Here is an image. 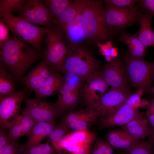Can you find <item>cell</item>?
I'll return each mask as SVG.
<instances>
[{
    "mask_svg": "<svg viewBox=\"0 0 154 154\" xmlns=\"http://www.w3.org/2000/svg\"><path fill=\"white\" fill-rule=\"evenodd\" d=\"M99 117L95 109L87 107L84 109L69 112L63 116L61 122L68 129L74 131L88 129Z\"/></svg>",
    "mask_w": 154,
    "mask_h": 154,
    "instance_id": "obj_12",
    "label": "cell"
},
{
    "mask_svg": "<svg viewBox=\"0 0 154 154\" xmlns=\"http://www.w3.org/2000/svg\"><path fill=\"white\" fill-rule=\"evenodd\" d=\"M45 80L34 69L23 78L24 84L26 87L35 92L41 88Z\"/></svg>",
    "mask_w": 154,
    "mask_h": 154,
    "instance_id": "obj_30",
    "label": "cell"
},
{
    "mask_svg": "<svg viewBox=\"0 0 154 154\" xmlns=\"http://www.w3.org/2000/svg\"><path fill=\"white\" fill-rule=\"evenodd\" d=\"M25 96L24 90L0 96V127L9 129L16 122L20 115L21 106Z\"/></svg>",
    "mask_w": 154,
    "mask_h": 154,
    "instance_id": "obj_8",
    "label": "cell"
},
{
    "mask_svg": "<svg viewBox=\"0 0 154 154\" xmlns=\"http://www.w3.org/2000/svg\"><path fill=\"white\" fill-rule=\"evenodd\" d=\"M9 129L8 139L9 141H15L22 137L19 116L15 123Z\"/></svg>",
    "mask_w": 154,
    "mask_h": 154,
    "instance_id": "obj_38",
    "label": "cell"
},
{
    "mask_svg": "<svg viewBox=\"0 0 154 154\" xmlns=\"http://www.w3.org/2000/svg\"><path fill=\"white\" fill-rule=\"evenodd\" d=\"M18 14V17L33 24L49 29L57 26V20L42 0H26Z\"/></svg>",
    "mask_w": 154,
    "mask_h": 154,
    "instance_id": "obj_7",
    "label": "cell"
},
{
    "mask_svg": "<svg viewBox=\"0 0 154 154\" xmlns=\"http://www.w3.org/2000/svg\"><path fill=\"white\" fill-rule=\"evenodd\" d=\"M49 139L45 143L34 147L25 150H22L19 154H60L57 152L52 146Z\"/></svg>",
    "mask_w": 154,
    "mask_h": 154,
    "instance_id": "obj_33",
    "label": "cell"
},
{
    "mask_svg": "<svg viewBox=\"0 0 154 154\" xmlns=\"http://www.w3.org/2000/svg\"><path fill=\"white\" fill-rule=\"evenodd\" d=\"M118 52L117 48L113 47L111 49L110 56L113 58L116 57L118 55Z\"/></svg>",
    "mask_w": 154,
    "mask_h": 154,
    "instance_id": "obj_49",
    "label": "cell"
},
{
    "mask_svg": "<svg viewBox=\"0 0 154 154\" xmlns=\"http://www.w3.org/2000/svg\"><path fill=\"white\" fill-rule=\"evenodd\" d=\"M130 94L127 99L125 104L136 109L139 107H144L148 104L149 102L146 100L141 101L140 98L141 93Z\"/></svg>",
    "mask_w": 154,
    "mask_h": 154,
    "instance_id": "obj_36",
    "label": "cell"
},
{
    "mask_svg": "<svg viewBox=\"0 0 154 154\" xmlns=\"http://www.w3.org/2000/svg\"><path fill=\"white\" fill-rule=\"evenodd\" d=\"M145 116V112L139 111L125 103L112 114L100 118V128L123 126L133 119Z\"/></svg>",
    "mask_w": 154,
    "mask_h": 154,
    "instance_id": "obj_15",
    "label": "cell"
},
{
    "mask_svg": "<svg viewBox=\"0 0 154 154\" xmlns=\"http://www.w3.org/2000/svg\"><path fill=\"white\" fill-rule=\"evenodd\" d=\"M6 67L0 63V96L6 95L15 92L12 78Z\"/></svg>",
    "mask_w": 154,
    "mask_h": 154,
    "instance_id": "obj_26",
    "label": "cell"
},
{
    "mask_svg": "<svg viewBox=\"0 0 154 154\" xmlns=\"http://www.w3.org/2000/svg\"><path fill=\"white\" fill-rule=\"evenodd\" d=\"M152 16L149 12L139 15L140 27L139 31L135 34L146 48L151 46H154V32L151 25Z\"/></svg>",
    "mask_w": 154,
    "mask_h": 154,
    "instance_id": "obj_22",
    "label": "cell"
},
{
    "mask_svg": "<svg viewBox=\"0 0 154 154\" xmlns=\"http://www.w3.org/2000/svg\"><path fill=\"white\" fill-rule=\"evenodd\" d=\"M9 30L4 22L0 19V47L1 46L8 38Z\"/></svg>",
    "mask_w": 154,
    "mask_h": 154,
    "instance_id": "obj_42",
    "label": "cell"
},
{
    "mask_svg": "<svg viewBox=\"0 0 154 154\" xmlns=\"http://www.w3.org/2000/svg\"><path fill=\"white\" fill-rule=\"evenodd\" d=\"M150 90H151L152 93L154 95V86Z\"/></svg>",
    "mask_w": 154,
    "mask_h": 154,
    "instance_id": "obj_50",
    "label": "cell"
},
{
    "mask_svg": "<svg viewBox=\"0 0 154 154\" xmlns=\"http://www.w3.org/2000/svg\"><path fill=\"white\" fill-rule=\"evenodd\" d=\"M80 90L58 94V100L56 103L62 114L66 111L69 112L74 111L80 100Z\"/></svg>",
    "mask_w": 154,
    "mask_h": 154,
    "instance_id": "obj_25",
    "label": "cell"
},
{
    "mask_svg": "<svg viewBox=\"0 0 154 154\" xmlns=\"http://www.w3.org/2000/svg\"><path fill=\"white\" fill-rule=\"evenodd\" d=\"M20 125L22 136L28 135L38 122L25 109L20 115Z\"/></svg>",
    "mask_w": 154,
    "mask_h": 154,
    "instance_id": "obj_32",
    "label": "cell"
},
{
    "mask_svg": "<svg viewBox=\"0 0 154 154\" xmlns=\"http://www.w3.org/2000/svg\"><path fill=\"white\" fill-rule=\"evenodd\" d=\"M41 56L40 52L12 33L0 47L1 63L17 79Z\"/></svg>",
    "mask_w": 154,
    "mask_h": 154,
    "instance_id": "obj_1",
    "label": "cell"
},
{
    "mask_svg": "<svg viewBox=\"0 0 154 154\" xmlns=\"http://www.w3.org/2000/svg\"><path fill=\"white\" fill-rule=\"evenodd\" d=\"M92 149L91 144L72 154H91Z\"/></svg>",
    "mask_w": 154,
    "mask_h": 154,
    "instance_id": "obj_45",
    "label": "cell"
},
{
    "mask_svg": "<svg viewBox=\"0 0 154 154\" xmlns=\"http://www.w3.org/2000/svg\"><path fill=\"white\" fill-rule=\"evenodd\" d=\"M62 31L58 27L52 28L45 36L46 49L43 53L45 62L52 69L64 71L68 50Z\"/></svg>",
    "mask_w": 154,
    "mask_h": 154,
    "instance_id": "obj_5",
    "label": "cell"
},
{
    "mask_svg": "<svg viewBox=\"0 0 154 154\" xmlns=\"http://www.w3.org/2000/svg\"><path fill=\"white\" fill-rule=\"evenodd\" d=\"M85 0H75L63 11L57 20V27L61 31L72 21L82 10Z\"/></svg>",
    "mask_w": 154,
    "mask_h": 154,
    "instance_id": "obj_24",
    "label": "cell"
},
{
    "mask_svg": "<svg viewBox=\"0 0 154 154\" xmlns=\"http://www.w3.org/2000/svg\"><path fill=\"white\" fill-rule=\"evenodd\" d=\"M68 128L63 123L56 126L49 135L52 147L58 153H60V143L69 133Z\"/></svg>",
    "mask_w": 154,
    "mask_h": 154,
    "instance_id": "obj_27",
    "label": "cell"
},
{
    "mask_svg": "<svg viewBox=\"0 0 154 154\" xmlns=\"http://www.w3.org/2000/svg\"><path fill=\"white\" fill-rule=\"evenodd\" d=\"M139 6L147 10L154 16V0H141L138 1Z\"/></svg>",
    "mask_w": 154,
    "mask_h": 154,
    "instance_id": "obj_43",
    "label": "cell"
},
{
    "mask_svg": "<svg viewBox=\"0 0 154 154\" xmlns=\"http://www.w3.org/2000/svg\"><path fill=\"white\" fill-rule=\"evenodd\" d=\"M99 63L91 52L81 45L68 51L64 71L74 74L85 82L99 72Z\"/></svg>",
    "mask_w": 154,
    "mask_h": 154,
    "instance_id": "obj_4",
    "label": "cell"
},
{
    "mask_svg": "<svg viewBox=\"0 0 154 154\" xmlns=\"http://www.w3.org/2000/svg\"><path fill=\"white\" fill-rule=\"evenodd\" d=\"M114 149L109 143L99 139L95 143L91 154H114Z\"/></svg>",
    "mask_w": 154,
    "mask_h": 154,
    "instance_id": "obj_35",
    "label": "cell"
},
{
    "mask_svg": "<svg viewBox=\"0 0 154 154\" xmlns=\"http://www.w3.org/2000/svg\"><path fill=\"white\" fill-rule=\"evenodd\" d=\"M41 77L46 79L54 72L43 60L34 69Z\"/></svg>",
    "mask_w": 154,
    "mask_h": 154,
    "instance_id": "obj_39",
    "label": "cell"
},
{
    "mask_svg": "<svg viewBox=\"0 0 154 154\" xmlns=\"http://www.w3.org/2000/svg\"><path fill=\"white\" fill-rule=\"evenodd\" d=\"M54 121L38 122L28 134V139L22 145L23 150L29 149L41 144L56 127Z\"/></svg>",
    "mask_w": 154,
    "mask_h": 154,
    "instance_id": "obj_17",
    "label": "cell"
},
{
    "mask_svg": "<svg viewBox=\"0 0 154 154\" xmlns=\"http://www.w3.org/2000/svg\"><path fill=\"white\" fill-rule=\"evenodd\" d=\"M0 16L12 34L40 52L44 38L52 29L38 27L12 13L5 12Z\"/></svg>",
    "mask_w": 154,
    "mask_h": 154,
    "instance_id": "obj_3",
    "label": "cell"
},
{
    "mask_svg": "<svg viewBox=\"0 0 154 154\" xmlns=\"http://www.w3.org/2000/svg\"><path fill=\"white\" fill-rule=\"evenodd\" d=\"M65 79L54 71L46 79L41 88L35 92V98L42 100L58 93L65 82Z\"/></svg>",
    "mask_w": 154,
    "mask_h": 154,
    "instance_id": "obj_20",
    "label": "cell"
},
{
    "mask_svg": "<svg viewBox=\"0 0 154 154\" xmlns=\"http://www.w3.org/2000/svg\"><path fill=\"white\" fill-rule=\"evenodd\" d=\"M125 70L131 85L143 91L150 90L154 80V62L133 58H125Z\"/></svg>",
    "mask_w": 154,
    "mask_h": 154,
    "instance_id": "obj_6",
    "label": "cell"
},
{
    "mask_svg": "<svg viewBox=\"0 0 154 154\" xmlns=\"http://www.w3.org/2000/svg\"><path fill=\"white\" fill-rule=\"evenodd\" d=\"M101 72L111 88L128 90V80L125 67L119 59L114 58L108 62Z\"/></svg>",
    "mask_w": 154,
    "mask_h": 154,
    "instance_id": "obj_14",
    "label": "cell"
},
{
    "mask_svg": "<svg viewBox=\"0 0 154 154\" xmlns=\"http://www.w3.org/2000/svg\"><path fill=\"white\" fill-rule=\"evenodd\" d=\"M109 144L114 148L128 149L140 143L142 139L128 134L122 130H113L106 135Z\"/></svg>",
    "mask_w": 154,
    "mask_h": 154,
    "instance_id": "obj_19",
    "label": "cell"
},
{
    "mask_svg": "<svg viewBox=\"0 0 154 154\" xmlns=\"http://www.w3.org/2000/svg\"><path fill=\"white\" fill-rule=\"evenodd\" d=\"M97 44L100 54L105 57L108 62H110L114 59L110 56L111 49L113 47L111 42L108 41L104 44L98 42Z\"/></svg>",
    "mask_w": 154,
    "mask_h": 154,
    "instance_id": "obj_40",
    "label": "cell"
},
{
    "mask_svg": "<svg viewBox=\"0 0 154 154\" xmlns=\"http://www.w3.org/2000/svg\"><path fill=\"white\" fill-rule=\"evenodd\" d=\"M149 125L151 129H154V114H146Z\"/></svg>",
    "mask_w": 154,
    "mask_h": 154,
    "instance_id": "obj_47",
    "label": "cell"
},
{
    "mask_svg": "<svg viewBox=\"0 0 154 154\" xmlns=\"http://www.w3.org/2000/svg\"><path fill=\"white\" fill-rule=\"evenodd\" d=\"M137 1L135 0H106L104 2L106 4H109L116 7L121 8L132 6Z\"/></svg>",
    "mask_w": 154,
    "mask_h": 154,
    "instance_id": "obj_41",
    "label": "cell"
},
{
    "mask_svg": "<svg viewBox=\"0 0 154 154\" xmlns=\"http://www.w3.org/2000/svg\"><path fill=\"white\" fill-rule=\"evenodd\" d=\"M104 8L101 0H85L81 12V27L85 39L101 42L107 38Z\"/></svg>",
    "mask_w": 154,
    "mask_h": 154,
    "instance_id": "obj_2",
    "label": "cell"
},
{
    "mask_svg": "<svg viewBox=\"0 0 154 154\" xmlns=\"http://www.w3.org/2000/svg\"><path fill=\"white\" fill-rule=\"evenodd\" d=\"M152 130V134L149 137L148 140L150 143L153 151V154H154V129H151Z\"/></svg>",
    "mask_w": 154,
    "mask_h": 154,
    "instance_id": "obj_48",
    "label": "cell"
},
{
    "mask_svg": "<svg viewBox=\"0 0 154 154\" xmlns=\"http://www.w3.org/2000/svg\"><path fill=\"white\" fill-rule=\"evenodd\" d=\"M26 0H0V14L5 12L18 13L21 10Z\"/></svg>",
    "mask_w": 154,
    "mask_h": 154,
    "instance_id": "obj_31",
    "label": "cell"
},
{
    "mask_svg": "<svg viewBox=\"0 0 154 154\" xmlns=\"http://www.w3.org/2000/svg\"><path fill=\"white\" fill-rule=\"evenodd\" d=\"M95 135L88 129L75 131L68 134L60 142V151L65 150L72 154L91 144Z\"/></svg>",
    "mask_w": 154,
    "mask_h": 154,
    "instance_id": "obj_16",
    "label": "cell"
},
{
    "mask_svg": "<svg viewBox=\"0 0 154 154\" xmlns=\"http://www.w3.org/2000/svg\"><path fill=\"white\" fill-rule=\"evenodd\" d=\"M85 82L82 88V97L88 107L96 110L109 86L100 71Z\"/></svg>",
    "mask_w": 154,
    "mask_h": 154,
    "instance_id": "obj_10",
    "label": "cell"
},
{
    "mask_svg": "<svg viewBox=\"0 0 154 154\" xmlns=\"http://www.w3.org/2000/svg\"><path fill=\"white\" fill-rule=\"evenodd\" d=\"M120 40L128 48V56L133 58L142 59L145 56L147 48L135 34L131 35L123 32L121 35Z\"/></svg>",
    "mask_w": 154,
    "mask_h": 154,
    "instance_id": "obj_23",
    "label": "cell"
},
{
    "mask_svg": "<svg viewBox=\"0 0 154 154\" xmlns=\"http://www.w3.org/2000/svg\"><path fill=\"white\" fill-rule=\"evenodd\" d=\"M6 128L0 127V148L4 146L9 142L8 134L6 131Z\"/></svg>",
    "mask_w": 154,
    "mask_h": 154,
    "instance_id": "obj_44",
    "label": "cell"
},
{
    "mask_svg": "<svg viewBox=\"0 0 154 154\" xmlns=\"http://www.w3.org/2000/svg\"><path fill=\"white\" fill-rule=\"evenodd\" d=\"M121 129L128 134L142 139L149 137L152 134L148 121L144 117L133 119L122 126Z\"/></svg>",
    "mask_w": 154,
    "mask_h": 154,
    "instance_id": "obj_21",
    "label": "cell"
},
{
    "mask_svg": "<svg viewBox=\"0 0 154 154\" xmlns=\"http://www.w3.org/2000/svg\"><path fill=\"white\" fill-rule=\"evenodd\" d=\"M66 73V78L63 86L58 93L59 94L70 93L80 90L85 82L73 74Z\"/></svg>",
    "mask_w": 154,
    "mask_h": 154,
    "instance_id": "obj_28",
    "label": "cell"
},
{
    "mask_svg": "<svg viewBox=\"0 0 154 154\" xmlns=\"http://www.w3.org/2000/svg\"><path fill=\"white\" fill-rule=\"evenodd\" d=\"M42 1L57 21L63 11L73 1L72 0H42Z\"/></svg>",
    "mask_w": 154,
    "mask_h": 154,
    "instance_id": "obj_29",
    "label": "cell"
},
{
    "mask_svg": "<svg viewBox=\"0 0 154 154\" xmlns=\"http://www.w3.org/2000/svg\"><path fill=\"white\" fill-rule=\"evenodd\" d=\"M121 154H153L151 145L148 140L127 149H121Z\"/></svg>",
    "mask_w": 154,
    "mask_h": 154,
    "instance_id": "obj_34",
    "label": "cell"
},
{
    "mask_svg": "<svg viewBox=\"0 0 154 154\" xmlns=\"http://www.w3.org/2000/svg\"><path fill=\"white\" fill-rule=\"evenodd\" d=\"M22 149V145L15 141H9L0 148V154H19Z\"/></svg>",
    "mask_w": 154,
    "mask_h": 154,
    "instance_id": "obj_37",
    "label": "cell"
},
{
    "mask_svg": "<svg viewBox=\"0 0 154 154\" xmlns=\"http://www.w3.org/2000/svg\"><path fill=\"white\" fill-rule=\"evenodd\" d=\"M131 94L128 90L111 88L101 98L96 110L100 118L114 112L124 104Z\"/></svg>",
    "mask_w": 154,
    "mask_h": 154,
    "instance_id": "obj_13",
    "label": "cell"
},
{
    "mask_svg": "<svg viewBox=\"0 0 154 154\" xmlns=\"http://www.w3.org/2000/svg\"><path fill=\"white\" fill-rule=\"evenodd\" d=\"M145 113L146 114H154V99L149 102Z\"/></svg>",
    "mask_w": 154,
    "mask_h": 154,
    "instance_id": "obj_46",
    "label": "cell"
},
{
    "mask_svg": "<svg viewBox=\"0 0 154 154\" xmlns=\"http://www.w3.org/2000/svg\"><path fill=\"white\" fill-rule=\"evenodd\" d=\"M104 10L106 24L108 27H110L126 26L131 23L138 14L134 5L125 8L106 4Z\"/></svg>",
    "mask_w": 154,
    "mask_h": 154,
    "instance_id": "obj_11",
    "label": "cell"
},
{
    "mask_svg": "<svg viewBox=\"0 0 154 154\" xmlns=\"http://www.w3.org/2000/svg\"><path fill=\"white\" fill-rule=\"evenodd\" d=\"M25 109L37 122L54 121L62 114L56 102L51 103L42 100L25 98Z\"/></svg>",
    "mask_w": 154,
    "mask_h": 154,
    "instance_id": "obj_9",
    "label": "cell"
},
{
    "mask_svg": "<svg viewBox=\"0 0 154 154\" xmlns=\"http://www.w3.org/2000/svg\"><path fill=\"white\" fill-rule=\"evenodd\" d=\"M81 10L75 18L62 30L68 42V51L81 46V43L85 40L81 27Z\"/></svg>",
    "mask_w": 154,
    "mask_h": 154,
    "instance_id": "obj_18",
    "label": "cell"
}]
</instances>
